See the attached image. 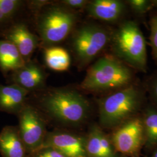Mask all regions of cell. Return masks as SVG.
Here are the masks:
<instances>
[{
  "label": "cell",
  "instance_id": "obj_1",
  "mask_svg": "<svg viewBox=\"0 0 157 157\" xmlns=\"http://www.w3.org/2000/svg\"><path fill=\"white\" fill-rule=\"evenodd\" d=\"M146 99L144 86L137 82L102 96L97 100L100 126L115 129L138 116Z\"/></svg>",
  "mask_w": 157,
  "mask_h": 157
},
{
  "label": "cell",
  "instance_id": "obj_2",
  "mask_svg": "<svg viewBox=\"0 0 157 157\" xmlns=\"http://www.w3.org/2000/svg\"><path fill=\"white\" fill-rule=\"evenodd\" d=\"M136 82L135 71L111 55L101 56L90 66L80 87L107 94Z\"/></svg>",
  "mask_w": 157,
  "mask_h": 157
},
{
  "label": "cell",
  "instance_id": "obj_3",
  "mask_svg": "<svg viewBox=\"0 0 157 157\" xmlns=\"http://www.w3.org/2000/svg\"><path fill=\"white\" fill-rule=\"evenodd\" d=\"M112 56L133 69L135 72L147 71L146 40L138 23L124 19L112 31L109 43Z\"/></svg>",
  "mask_w": 157,
  "mask_h": 157
},
{
  "label": "cell",
  "instance_id": "obj_4",
  "mask_svg": "<svg viewBox=\"0 0 157 157\" xmlns=\"http://www.w3.org/2000/svg\"><path fill=\"white\" fill-rule=\"evenodd\" d=\"M39 104L51 118L71 126L83 124L90 111L89 101L84 95L67 89L50 90L41 98Z\"/></svg>",
  "mask_w": 157,
  "mask_h": 157
},
{
  "label": "cell",
  "instance_id": "obj_5",
  "mask_svg": "<svg viewBox=\"0 0 157 157\" xmlns=\"http://www.w3.org/2000/svg\"><path fill=\"white\" fill-rule=\"evenodd\" d=\"M111 35L112 31L94 23L78 29L73 34L72 47L79 66L85 67L94 61L109 45Z\"/></svg>",
  "mask_w": 157,
  "mask_h": 157
},
{
  "label": "cell",
  "instance_id": "obj_6",
  "mask_svg": "<svg viewBox=\"0 0 157 157\" xmlns=\"http://www.w3.org/2000/svg\"><path fill=\"white\" fill-rule=\"evenodd\" d=\"M78 16L67 7L51 6L39 17L37 30L41 39L47 45L60 43L74 29Z\"/></svg>",
  "mask_w": 157,
  "mask_h": 157
},
{
  "label": "cell",
  "instance_id": "obj_7",
  "mask_svg": "<svg viewBox=\"0 0 157 157\" xmlns=\"http://www.w3.org/2000/svg\"><path fill=\"white\" fill-rule=\"evenodd\" d=\"M17 115L19 134L30 156L44 143L48 132L46 123L37 109L26 104Z\"/></svg>",
  "mask_w": 157,
  "mask_h": 157
},
{
  "label": "cell",
  "instance_id": "obj_8",
  "mask_svg": "<svg viewBox=\"0 0 157 157\" xmlns=\"http://www.w3.org/2000/svg\"><path fill=\"white\" fill-rule=\"evenodd\" d=\"M110 137L117 152L129 157H138L144 143L141 116L130 119L113 129Z\"/></svg>",
  "mask_w": 157,
  "mask_h": 157
},
{
  "label": "cell",
  "instance_id": "obj_9",
  "mask_svg": "<svg viewBox=\"0 0 157 157\" xmlns=\"http://www.w3.org/2000/svg\"><path fill=\"white\" fill-rule=\"evenodd\" d=\"M42 147L54 148L67 157H87L86 136L69 131L48 132Z\"/></svg>",
  "mask_w": 157,
  "mask_h": 157
},
{
  "label": "cell",
  "instance_id": "obj_10",
  "mask_svg": "<svg viewBox=\"0 0 157 157\" xmlns=\"http://www.w3.org/2000/svg\"><path fill=\"white\" fill-rule=\"evenodd\" d=\"M128 6L125 1H89L85 8L89 17L109 23H119L124 21Z\"/></svg>",
  "mask_w": 157,
  "mask_h": 157
},
{
  "label": "cell",
  "instance_id": "obj_11",
  "mask_svg": "<svg viewBox=\"0 0 157 157\" xmlns=\"http://www.w3.org/2000/svg\"><path fill=\"white\" fill-rule=\"evenodd\" d=\"M86 151L87 157H118L111 137L97 124L91 125L86 136Z\"/></svg>",
  "mask_w": 157,
  "mask_h": 157
},
{
  "label": "cell",
  "instance_id": "obj_12",
  "mask_svg": "<svg viewBox=\"0 0 157 157\" xmlns=\"http://www.w3.org/2000/svg\"><path fill=\"white\" fill-rule=\"evenodd\" d=\"M3 37L17 47L21 56L27 62L38 45L37 37L22 23H14L4 34Z\"/></svg>",
  "mask_w": 157,
  "mask_h": 157
},
{
  "label": "cell",
  "instance_id": "obj_13",
  "mask_svg": "<svg viewBox=\"0 0 157 157\" xmlns=\"http://www.w3.org/2000/svg\"><path fill=\"white\" fill-rule=\"evenodd\" d=\"M11 80L13 84L29 92L40 89L44 86L45 73L39 65L28 61L22 67L11 73Z\"/></svg>",
  "mask_w": 157,
  "mask_h": 157
},
{
  "label": "cell",
  "instance_id": "obj_14",
  "mask_svg": "<svg viewBox=\"0 0 157 157\" xmlns=\"http://www.w3.org/2000/svg\"><path fill=\"white\" fill-rule=\"evenodd\" d=\"M29 91L17 84H0V110L17 115L26 104Z\"/></svg>",
  "mask_w": 157,
  "mask_h": 157
},
{
  "label": "cell",
  "instance_id": "obj_15",
  "mask_svg": "<svg viewBox=\"0 0 157 157\" xmlns=\"http://www.w3.org/2000/svg\"><path fill=\"white\" fill-rule=\"evenodd\" d=\"M0 152L3 157H29L17 127L7 126L2 129Z\"/></svg>",
  "mask_w": 157,
  "mask_h": 157
},
{
  "label": "cell",
  "instance_id": "obj_16",
  "mask_svg": "<svg viewBox=\"0 0 157 157\" xmlns=\"http://www.w3.org/2000/svg\"><path fill=\"white\" fill-rule=\"evenodd\" d=\"M25 63L15 45L8 40H0V69L3 74L12 73Z\"/></svg>",
  "mask_w": 157,
  "mask_h": 157
},
{
  "label": "cell",
  "instance_id": "obj_17",
  "mask_svg": "<svg viewBox=\"0 0 157 157\" xmlns=\"http://www.w3.org/2000/svg\"><path fill=\"white\" fill-rule=\"evenodd\" d=\"M141 118L146 146L148 148L157 146V108L153 105L146 107Z\"/></svg>",
  "mask_w": 157,
  "mask_h": 157
},
{
  "label": "cell",
  "instance_id": "obj_18",
  "mask_svg": "<svg viewBox=\"0 0 157 157\" xmlns=\"http://www.w3.org/2000/svg\"><path fill=\"white\" fill-rule=\"evenodd\" d=\"M44 59L48 67L57 72L67 71L71 64V58L67 51L59 47L45 48Z\"/></svg>",
  "mask_w": 157,
  "mask_h": 157
},
{
  "label": "cell",
  "instance_id": "obj_19",
  "mask_svg": "<svg viewBox=\"0 0 157 157\" xmlns=\"http://www.w3.org/2000/svg\"><path fill=\"white\" fill-rule=\"evenodd\" d=\"M19 0H0V30L2 37L22 5Z\"/></svg>",
  "mask_w": 157,
  "mask_h": 157
},
{
  "label": "cell",
  "instance_id": "obj_20",
  "mask_svg": "<svg viewBox=\"0 0 157 157\" xmlns=\"http://www.w3.org/2000/svg\"><path fill=\"white\" fill-rule=\"evenodd\" d=\"M125 2L130 10L138 17L144 16L153 9L151 0H127Z\"/></svg>",
  "mask_w": 157,
  "mask_h": 157
},
{
  "label": "cell",
  "instance_id": "obj_21",
  "mask_svg": "<svg viewBox=\"0 0 157 157\" xmlns=\"http://www.w3.org/2000/svg\"><path fill=\"white\" fill-rule=\"evenodd\" d=\"M149 23L150 27V45L151 48L152 56L157 64V12L151 15Z\"/></svg>",
  "mask_w": 157,
  "mask_h": 157
},
{
  "label": "cell",
  "instance_id": "obj_22",
  "mask_svg": "<svg viewBox=\"0 0 157 157\" xmlns=\"http://www.w3.org/2000/svg\"><path fill=\"white\" fill-rule=\"evenodd\" d=\"M143 86L155 107L157 108V72L148 76Z\"/></svg>",
  "mask_w": 157,
  "mask_h": 157
},
{
  "label": "cell",
  "instance_id": "obj_23",
  "mask_svg": "<svg viewBox=\"0 0 157 157\" xmlns=\"http://www.w3.org/2000/svg\"><path fill=\"white\" fill-rule=\"evenodd\" d=\"M29 157H67L61 152L51 147H42Z\"/></svg>",
  "mask_w": 157,
  "mask_h": 157
},
{
  "label": "cell",
  "instance_id": "obj_24",
  "mask_svg": "<svg viewBox=\"0 0 157 157\" xmlns=\"http://www.w3.org/2000/svg\"><path fill=\"white\" fill-rule=\"evenodd\" d=\"M64 6L73 10L85 9L89 1L87 0H63L61 1Z\"/></svg>",
  "mask_w": 157,
  "mask_h": 157
},
{
  "label": "cell",
  "instance_id": "obj_25",
  "mask_svg": "<svg viewBox=\"0 0 157 157\" xmlns=\"http://www.w3.org/2000/svg\"><path fill=\"white\" fill-rule=\"evenodd\" d=\"M30 2V8L34 10H37V11L41 10L42 8H43L46 6H48L51 3L50 1H45V0L32 1Z\"/></svg>",
  "mask_w": 157,
  "mask_h": 157
},
{
  "label": "cell",
  "instance_id": "obj_26",
  "mask_svg": "<svg viewBox=\"0 0 157 157\" xmlns=\"http://www.w3.org/2000/svg\"><path fill=\"white\" fill-rule=\"evenodd\" d=\"M152 8H157V0H151Z\"/></svg>",
  "mask_w": 157,
  "mask_h": 157
},
{
  "label": "cell",
  "instance_id": "obj_27",
  "mask_svg": "<svg viewBox=\"0 0 157 157\" xmlns=\"http://www.w3.org/2000/svg\"><path fill=\"white\" fill-rule=\"evenodd\" d=\"M152 157H157V150L154 152V154H153V155L152 156Z\"/></svg>",
  "mask_w": 157,
  "mask_h": 157
}]
</instances>
